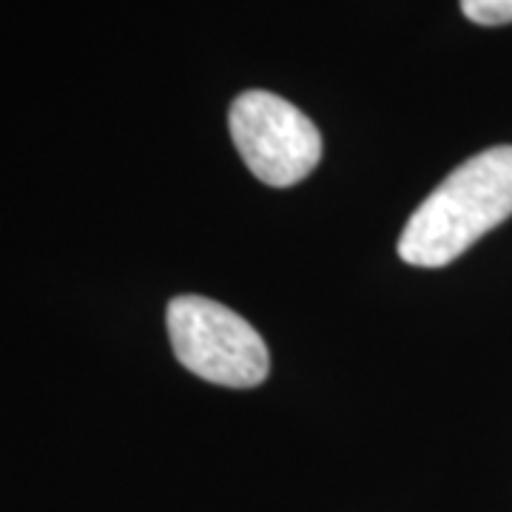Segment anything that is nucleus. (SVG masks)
I'll return each mask as SVG.
<instances>
[{"label": "nucleus", "instance_id": "obj_1", "mask_svg": "<svg viewBox=\"0 0 512 512\" xmlns=\"http://www.w3.org/2000/svg\"><path fill=\"white\" fill-rule=\"evenodd\" d=\"M512 217V146L461 163L407 220L399 256L416 268H444Z\"/></svg>", "mask_w": 512, "mask_h": 512}, {"label": "nucleus", "instance_id": "obj_2", "mask_svg": "<svg viewBox=\"0 0 512 512\" xmlns=\"http://www.w3.org/2000/svg\"><path fill=\"white\" fill-rule=\"evenodd\" d=\"M168 336L177 362L205 382L256 387L268 379L265 339L237 311L205 296H177L168 305Z\"/></svg>", "mask_w": 512, "mask_h": 512}, {"label": "nucleus", "instance_id": "obj_3", "mask_svg": "<svg viewBox=\"0 0 512 512\" xmlns=\"http://www.w3.org/2000/svg\"><path fill=\"white\" fill-rule=\"evenodd\" d=\"M239 157L274 188L302 183L322 160V134L293 103L271 92H242L228 114Z\"/></svg>", "mask_w": 512, "mask_h": 512}, {"label": "nucleus", "instance_id": "obj_4", "mask_svg": "<svg viewBox=\"0 0 512 512\" xmlns=\"http://www.w3.org/2000/svg\"><path fill=\"white\" fill-rule=\"evenodd\" d=\"M461 12L478 26L512 23V0H461Z\"/></svg>", "mask_w": 512, "mask_h": 512}]
</instances>
